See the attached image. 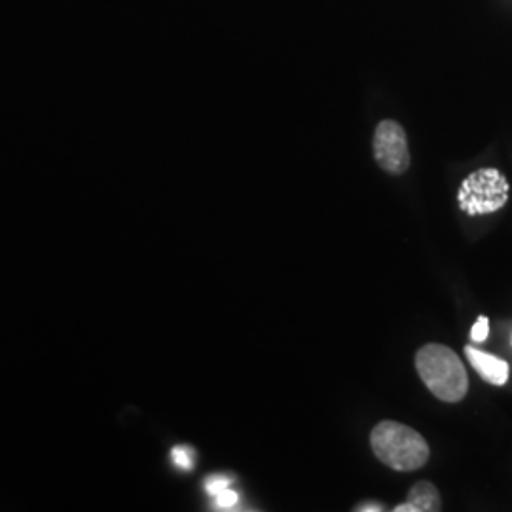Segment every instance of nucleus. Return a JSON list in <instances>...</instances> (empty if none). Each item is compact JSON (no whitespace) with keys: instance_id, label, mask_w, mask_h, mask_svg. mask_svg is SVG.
<instances>
[{"instance_id":"7ed1b4c3","label":"nucleus","mask_w":512,"mask_h":512,"mask_svg":"<svg viewBox=\"0 0 512 512\" xmlns=\"http://www.w3.org/2000/svg\"><path fill=\"white\" fill-rule=\"evenodd\" d=\"M509 181L495 167H484L471 173L458 192L459 209L469 217L490 215L509 202Z\"/></svg>"},{"instance_id":"423d86ee","label":"nucleus","mask_w":512,"mask_h":512,"mask_svg":"<svg viewBox=\"0 0 512 512\" xmlns=\"http://www.w3.org/2000/svg\"><path fill=\"white\" fill-rule=\"evenodd\" d=\"M465 353L471 366L475 368L476 372L492 385H505L509 380V365L507 361L490 355L486 351H480L473 346H465Z\"/></svg>"},{"instance_id":"6e6552de","label":"nucleus","mask_w":512,"mask_h":512,"mask_svg":"<svg viewBox=\"0 0 512 512\" xmlns=\"http://www.w3.org/2000/svg\"><path fill=\"white\" fill-rule=\"evenodd\" d=\"M194 461H196V452L192 446H175L171 450V463L181 473H190L194 469Z\"/></svg>"},{"instance_id":"f257e3e1","label":"nucleus","mask_w":512,"mask_h":512,"mask_svg":"<svg viewBox=\"0 0 512 512\" xmlns=\"http://www.w3.org/2000/svg\"><path fill=\"white\" fill-rule=\"evenodd\" d=\"M374 456L399 473H412L427 465L431 450L420 433L399 421H380L370 433Z\"/></svg>"},{"instance_id":"39448f33","label":"nucleus","mask_w":512,"mask_h":512,"mask_svg":"<svg viewBox=\"0 0 512 512\" xmlns=\"http://www.w3.org/2000/svg\"><path fill=\"white\" fill-rule=\"evenodd\" d=\"M234 484L232 476L211 475L205 478L203 490L209 495L215 511H238L241 497Z\"/></svg>"},{"instance_id":"9b49d317","label":"nucleus","mask_w":512,"mask_h":512,"mask_svg":"<svg viewBox=\"0 0 512 512\" xmlns=\"http://www.w3.org/2000/svg\"><path fill=\"white\" fill-rule=\"evenodd\" d=\"M395 512H416L414 511V507L408 503V501H404V503H401V505H397L395 509H393Z\"/></svg>"},{"instance_id":"20e7f679","label":"nucleus","mask_w":512,"mask_h":512,"mask_svg":"<svg viewBox=\"0 0 512 512\" xmlns=\"http://www.w3.org/2000/svg\"><path fill=\"white\" fill-rule=\"evenodd\" d=\"M372 152L376 164L389 175H404L410 167V148L403 126L395 120H382L372 139Z\"/></svg>"},{"instance_id":"f03ea898","label":"nucleus","mask_w":512,"mask_h":512,"mask_svg":"<svg viewBox=\"0 0 512 512\" xmlns=\"http://www.w3.org/2000/svg\"><path fill=\"white\" fill-rule=\"evenodd\" d=\"M416 370L421 382L442 403H459L469 391L467 368L454 349L427 344L416 353Z\"/></svg>"},{"instance_id":"1a4fd4ad","label":"nucleus","mask_w":512,"mask_h":512,"mask_svg":"<svg viewBox=\"0 0 512 512\" xmlns=\"http://www.w3.org/2000/svg\"><path fill=\"white\" fill-rule=\"evenodd\" d=\"M490 336V319L480 315L471 329V340L473 342H486Z\"/></svg>"},{"instance_id":"0eeeda50","label":"nucleus","mask_w":512,"mask_h":512,"mask_svg":"<svg viewBox=\"0 0 512 512\" xmlns=\"http://www.w3.org/2000/svg\"><path fill=\"white\" fill-rule=\"evenodd\" d=\"M416 512H439L442 509V497L437 490V486L429 480H420L416 482L406 499Z\"/></svg>"},{"instance_id":"9d476101","label":"nucleus","mask_w":512,"mask_h":512,"mask_svg":"<svg viewBox=\"0 0 512 512\" xmlns=\"http://www.w3.org/2000/svg\"><path fill=\"white\" fill-rule=\"evenodd\" d=\"M355 511L357 512H380L385 511L384 505L382 503H378V501H365V503H359L357 507H355Z\"/></svg>"}]
</instances>
